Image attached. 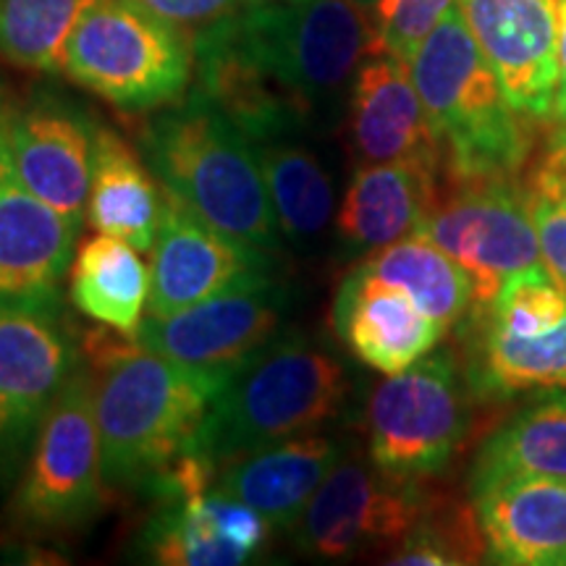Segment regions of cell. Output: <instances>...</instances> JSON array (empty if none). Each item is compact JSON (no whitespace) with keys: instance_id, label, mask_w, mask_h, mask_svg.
Masks as SVG:
<instances>
[{"instance_id":"28","label":"cell","mask_w":566,"mask_h":566,"mask_svg":"<svg viewBox=\"0 0 566 566\" xmlns=\"http://www.w3.org/2000/svg\"><path fill=\"white\" fill-rule=\"evenodd\" d=\"M509 475L566 478V394H551L522 409L485 441L470 488Z\"/></svg>"},{"instance_id":"16","label":"cell","mask_w":566,"mask_h":566,"mask_svg":"<svg viewBox=\"0 0 566 566\" xmlns=\"http://www.w3.org/2000/svg\"><path fill=\"white\" fill-rule=\"evenodd\" d=\"M457 9L512 108L530 122H551L558 0H457Z\"/></svg>"},{"instance_id":"14","label":"cell","mask_w":566,"mask_h":566,"mask_svg":"<svg viewBox=\"0 0 566 566\" xmlns=\"http://www.w3.org/2000/svg\"><path fill=\"white\" fill-rule=\"evenodd\" d=\"M82 226L34 197L0 147V310L61 315Z\"/></svg>"},{"instance_id":"25","label":"cell","mask_w":566,"mask_h":566,"mask_svg":"<svg viewBox=\"0 0 566 566\" xmlns=\"http://www.w3.org/2000/svg\"><path fill=\"white\" fill-rule=\"evenodd\" d=\"M475 321V317H472ZM478 323L467 384L483 399L566 388V317L541 336H514Z\"/></svg>"},{"instance_id":"24","label":"cell","mask_w":566,"mask_h":566,"mask_svg":"<svg viewBox=\"0 0 566 566\" xmlns=\"http://www.w3.org/2000/svg\"><path fill=\"white\" fill-rule=\"evenodd\" d=\"M69 300L90 321L137 338L150 302V268L134 244L97 233L74 254Z\"/></svg>"},{"instance_id":"36","label":"cell","mask_w":566,"mask_h":566,"mask_svg":"<svg viewBox=\"0 0 566 566\" xmlns=\"http://www.w3.org/2000/svg\"><path fill=\"white\" fill-rule=\"evenodd\" d=\"M9 111H11V101L3 92V87H0V147H3L6 142V122H9Z\"/></svg>"},{"instance_id":"34","label":"cell","mask_w":566,"mask_h":566,"mask_svg":"<svg viewBox=\"0 0 566 566\" xmlns=\"http://www.w3.org/2000/svg\"><path fill=\"white\" fill-rule=\"evenodd\" d=\"M142 3L158 17L174 21V24L195 34L202 27L212 24V21L231 17V13L260 3V0H142Z\"/></svg>"},{"instance_id":"22","label":"cell","mask_w":566,"mask_h":566,"mask_svg":"<svg viewBox=\"0 0 566 566\" xmlns=\"http://www.w3.org/2000/svg\"><path fill=\"white\" fill-rule=\"evenodd\" d=\"M441 179L409 163H363L336 212L344 258L370 254L420 229L433 208Z\"/></svg>"},{"instance_id":"2","label":"cell","mask_w":566,"mask_h":566,"mask_svg":"<svg viewBox=\"0 0 566 566\" xmlns=\"http://www.w3.org/2000/svg\"><path fill=\"white\" fill-rule=\"evenodd\" d=\"M82 354L95 367L105 483L145 495L168 467L197 449L221 386L105 325L87 334Z\"/></svg>"},{"instance_id":"6","label":"cell","mask_w":566,"mask_h":566,"mask_svg":"<svg viewBox=\"0 0 566 566\" xmlns=\"http://www.w3.org/2000/svg\"><path fill=\"white\" fill-rule=\"evenodd\" d=\"M61 74L122 113L181 103L195 82V34L142 0H92L63 48Z\"/></svg>"},{"instance_id":"26","label":"cell","mask_w":566,"mask_h":566,"mask_svg":"<svg viewBox=\"0 0 566 566\" xmlns=\"http://www.w3.org/2000/svg\"><path fill=\"white\" fill-rule=\"evenodd\" d=\"M254 150L263 166L281 239L294 250H307L336 221L334 176L321 155L300 139L271 142Z\"/></svg>"},{"instance_id":"5","label":"cell","mask_w":566,"mask_h":566,"mask_svg":"<svg viewBox=\"0 0 566 566\" xmlns=\"http://www.w3.org/2000/svg\"><path fill=\"white\" fill-rule=\"evenodd\" d=\"M349 394L338 354L286 328L218 388L197 451L221 467L263 446L321 433L344 415Z\"/></svg>"},{"instance_id":"27","label":"cell","mask_w":566,"mask_h":566,"mask_svg":"<svg viewBox=\"0 0 566 566\" xmlns=\"http://www.w3.org/2000/svg\"><path fill=\"white\" fill-rule=\"evenodd\" d=\"M359 265L380 281L405 289L417 307L446 331L454 328L475 302L470 273L422 233H409L399 242L380 247Z\"/></svg>"},{"instance_id":"13","label":"cell","mask_w":566,"mask_h":566,"mask_svg":"<svg viewBox=\"0 0 566 566\" xmlns=\"http://www.w3.org/2000/svg\"><path fill=\"white\" fill-rule=\"evenodd\" d=\"M97 122L63 92L34 90L11 103L6 147L17 179L74 223L87 221Z\"/></svg>"},{"instance_id":"10","label":"cell","mask_w":566,"mask_h":566,"mask_svg":"<svg viewBox=\"0 0 566 566\" xmlns=\"http://www.w3.org/2000/svg\"><path fill=\"white\" fill-rule=\"evenodd\" d=\"M430 493L422 480L342 457L294 525V543L315 562L391 554L417 525Z\"/></svg>"},{"instance_id":"31","label":"cell","mask_w":566,"mask_h":566,"mask_svg":"<svg viewBox=\"0 0 566 566\" xmlns=\"http://www.w3.org/2000/svg\"><path fill=\"white\" fill-rule=\"evenodd\" d=\"M478 310H483V321L480 315L475 321L491 328L514 336H541L566 317V289L548 268L535 265L509 275L499 294Z\"/></svg>"},{"instance_id":"30","label":"cell","mask_w":566,"mask_h":566,"mask_svg":"<svg viewBox=\"0 0 566 566\" xmlns=\"http://www.w3.org/2000/svg\"><path fill=\"white\" fill-rule=\"evenodd\" d=\"M485 556L488 543L475 504H464L446 493H430L417 525L386 562L399 566H464L485 562Z\"/></svg>"},{"instance_id":"38","label":"cell","mask_w":566,"mask_h":566,"mask_svg":"<svg viewBox=\"0 0 566 566\" xmlns=\"http://www.w3.org/2000/svg\"><path fill=\"white\" fill-rule=\"evenodd\" d=\"M562 197H566V184H564V192H562Z\"/></svg>"},{"instance_id":"21","label":"cell","mask_w":566,"mask_h":566,"mask_svg":"<svg viewBox=\"0 0 566 566\" xmlns=\"http://www.w3.org/2000/svg\"><path fill=\"white\" fill-rule=\"evenodd\" d=\"M342 457L344 446L336 438L296 436L221 464L212 491L252 506L275 530H294Z\"/></svg>"},{"instance_id":"32","label":"cell","mask_w":566,"mask_h":566,"mask_svg":"<svg viewBox=\"0 0 566 566\" xmlns=\"http://www.w3.org/2000/svg\"><path fill=\"white\" fill-rule=\"evenodd\" d=\"M457 6V0H380L373 13L375 51L412 59L420 42Z\"/></svg>"},{"instance_id":"7","label":"cell","mask_w":566,"mask_h":566,"mask_svg":"<svg viewBox=\"0 0 566 566\" xmlns=\"http://www.w3.org/2000/svg\"><path fill=\"white\" fill-rule=\"evenodd\" d=\"M105 488L95 388L90 367L82 363L34 436L6 520L13 533L30 541L80 535L101 516Z\"/></svg>"},{"instance_id":"3","label":"cell","mask_w":566,"mask_h":566,"mask_svg":"<svg viewBox=\"0 0 566 566\" xmlns=\"http://www.w3.org/2000/svg\"><path fill=\"white\" fill-rule=\"evenodd\" d=\"M409 71L441 142V184L522 179L535 150L530 118L506 101L457 6L420 42Z\"/></svg>"},{"instance_id":"33","label":"cell","mask_w":566,"mask_h":566,"mask_svg":"<svg viewBox=\"0 0 566 566\" xmlns=\"http://www.w3.org/2000/svg\"><path fill=\"white\" fill-rule=\"evenodd\" d=\"M530 205L543 263L566 289V197H530Z\"/></svg>"},{"instance_id":"1","label":"cell","mask_w":566,"mask_h":566,"mask_svg":"<svg viewBox=\"0 0 566 566\" xmlns=\"http://www.w3.org/2000/svg\"><path fill=\"white\" fill-rule=\"evenodd\" d=\"M375 24L352 0H260L195 32L192 92L258 145L334 118Z\"/></svg>"},{"instance_id":"15","label":"cell","mask_w":566,"mask_h":566,"mask_svg":"<svg viewBox=\"0 0 566 566\" xmlns=\"http://www.w3.org/2000/svg\"><path fill=\"white\" fill-rule=\"evenodd\" d=\"M166 192V189H163ZM275 273V254L205 223L166 192L150 265V315H171Z\"/></svg>"},{"instance_id":"35","label":"cell","mask_w":566,"mask_h":566,"mask_svg":"<svg viewBox=\"0 0 566 566\" xmlns=\"http://www.w3.org/2000/svg\"><path fill=\"white\" fill-rule=\"evenodd\" d=\"M556 97L551 122L566 126V0H558V40H556Z\"/></svg>"},{"instance_id":"37","label":"cell","mask_w":566,"mask_h":566,"mask_svg":"<svg viewBox=\"0 0 566 566\" xmlns=\"http://www.w3.org/2000/svg\"><path fill=\"white\" fill-rule=\"evenodd\" d=\"M352 3H354V6H359V9H363L365 13H370V17H373L375 9H378L380 0H352Z\"/></svg>"},{"instance_id":"17","label":"cell","mask_w":566,"mask_h":566,"mask_svg":"<svg viewBox=\"0 0 566 566\" xmlns=\"http://www.w3.org/2000/svg\"><path fill=\"white\" fill-rule=\"evenodd\" d=\"M349 145L363 163H409L443 176V150L430 124L409 63L375 51L354 76L346 97Z\"/></svg>"},{"instance_id":"8","label":"cell","mask_w":566,"mask_h":566,"mask_svg":"<svg viewBox=\"0 0 566 566\" xmlns=\"http://www.w3.org/2000/svg\"><path fill=\"white\" fill-rule=\"evenodd\" d=\"M451 352L388 375L367 401L370 462L399 478L441 475L470 433V401Z\"/></svg>"},{"instance_id":"23","label":"cell","mask_w":566,"mask_h":566,"mask_svg":"<svg viewBox=\"0 0 566 566\" xmlns=\"http://www.w3.org/2000/svg\"><path fill=\"white\" fill-rule=\"evenodd\" d=\"M166 192L155 184L145 158L111 126L97 124L95 158L87 197V223L97 233L124 239L139 252H153Z\"/></svg>"},{"instance_id":"9","label":"cell","mask_w":566,"mask_h":566,"mask_svg":"<svg viewBox=\"0 0 566 566\" xmlns=\"http://www.w3.org/2000/svg\"><path fill=\"white\" fill-rule=\"evenodd\" d=\"M470 273L475 302L483 307L509 275L541 265V242L530 195L520 181L441 184L420 229Z\"/></svg>"},{"instance_id":"11","label":"cell","mask_w":566,"mask_h":566,"mask_svg":"<svg viewBox=\"0 0 566 566\" xmlns=\"http://www.w3.org/2000/svg\"><path fill=\"white\" fill-rule=\"evenodd\" d=\"M292 292L281 279L260 275L171 315H147L139 344L223 386L258 352L286 331Z\"/></svg>"},{"instance_id":"20","label":"cell","mask_w":566,"mask_h":566,"mask_svg":"<svg viewBox=\"0 0 566 566\" xmlns=\"http://www.w3.org/2000/svg\"><path fill=\"white\" fill-rule=\"evenodd\" d=\"M488 562L566 566V478L509 475L470 488Z\"/></svg>"},{"instance_id":"12","label":"cell","mask_w":566,"mask_h":566,"mask_svg":"<svg viewBox=\"0 0 566 566\" xmlns=\"http://www.w3.org/2000/svg\"><path fill=\"white\" fill-rule=\"evenodd\" d=\"M80 365L82 346L59 317L0 310V491L17 483L48 409Z\"/></svg>"},{"instance_id":"29","label":"cell","mask_w":566,"mask_h":566,"mask_svg":"<svg viewBox=\"0 0 566 566\" xmlns=\"http://www.w3.org/2000/svg\"><path fill=\"white\" fill-rule=\"evenodd\" d=\"M92 0H0V61L61 74L63 48Z\"/></svg>"},{"instance_id":"19","label":"cell","mask_w":566,"mask_h":566,"mask_svg":"<svg viewBox=\"0 0 566 566\" xmlns=\"http://www.w3.org/2000/svg\"><path fill=\"white\" fill-rule=\"evenodd\" d=\"M334 328L359 363L394 375L441 344L446 328L428 317L405 289L352 268L334 300Z\"/></svg>"},{"instance_id":"4","label":"cell","mask_w":566,"mask_h":566,"mask_svg":"<svg viewBox=\"0 0 566 566\" xmlns=\"http://www.w3.org/2000/svg\"><path fill=\"white\" fill-rule=\"evenodd\" d=\"M137 139L155 179L195 216L239 242L281 252L258 150L200 95L189 90L181 103L153 111Z\"/></svg>"},{"instance_id":"18","label":"cell","mask_w":566,"mask_h":566,"mask_svg":"<svg viewBox=\"0 0 566 566\" xmlns=\"http://www.w3.org/2000/svg\"><path fill=\"white\" fill-rule=\"evenodd\" d=\"M271 522L210 491L163 501L139 533L137 554L163 566H242L265 551Z\"/></svg>"}]
</instances>
